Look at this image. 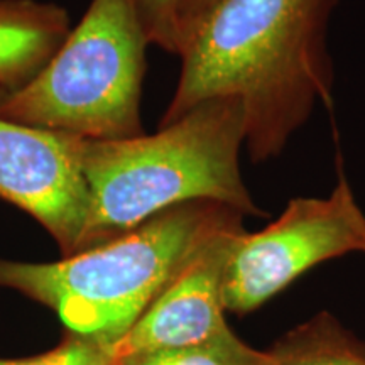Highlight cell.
I'll return each instance as SVG.
<instances>
[{"label": "cell", "mask_w": 365, "mask_h": 365, "mask_svg": "<svg viewBox=\"0 0 365 365\" xmlns=\"http://www.w3.org/2000/svg\"><path fill=\"white\" fill-rule=\"evenodd\" d=\"M271 354L272 365H365V341L323 312L282 336Z\"/></svg>", "instance_id": "9"}, {"label": "cell", "mask_w": 365, "mask_h": 365, "mask_svg": "<svg viewBox=\"0 0 365 365\" xmlns=\"http://www.w3.org/2000/svg\"><path fill=\"white\" fill-rule=\"evenodd\" d=\"M0 365H118L110 346L68 331V336L48 352L26 359H0Z\"/></svg>", "instance_id": "11"}, {"label": "cell", "mask_w": 365, "mask_h": 365, "mask_svg": "<svg viewBox=\"0 0 365 365\" xmlns=\"http://www.w3.org/2000/svg\"><path fill=\"white\" fill-rule=\"evenodd\" d=\"M244 232V222H239L205 242L135 325L110 346L113 357L202 344L228 330L223 282L228 259Z\"/></svg>", "instance_id": "7"}, {"label": "cell", "mask_w": 365, "mask_h": 365, "mask_svg": "<svg viewBox=\"0 0 365 365\" xmlns=\"http://www.w3.org/2000/svg\"><path fill=\"white\" fill-rule=\"evenodd\" d=\"M83 140L0 118V198L39 222L63 257L76 254L88 218Z\"/></svg>", "instance_id": "6"}, {"label": "cell", "mask_w": 365, "mask_h": 365, "mask_svg": "<svg viewBox=\"0 0 365 365\" xmlns=\"http://www.w3.org/2000/svg\"><path fill=\"white\" fill-rule=\"evenodd\" d=\"M215 4L217 0H180L178 2V41H180L178 56L185 53L196 29Z\"/></svg>", "instance_id": "13"}, {"label": "cell", "mask_w": 365, "mask_h": 365, "mask_svg": "<svg viewBox=\"0 0 365 365\" xmlns=\"http://www.w3.org/2000/svg\"><path fill=\"white\" fill-rule=\"evenodd\" d=\"M149 44L166 53L180 54L178 2L180 0H135Z\"/></svg>", "instance_id": "12"}, {"label": "cell", "mask_w": 365, "mask_h": 365, "mask_svg": "<svg viewBox=\"0 0 365 365\" xmlns=\"http://www.w3.org/2000/svg\"><path fill=\"white\" fill-rule=\"evenodd\" d=\"M118 365H272V354L247 345L228 328L202 344L130 355Z\"/></svg>", "instance_id": "10"}, {"label": "cell", "mask_w": 365, "mask_h": 365, "mask_svg": "<svg viewBox=\"0 0 365 365\" xmlns=\"http://www.w3.org/2000/svg\"><path fill=\"white\" fill-rule=\"evenodd\" d=\"M245 115L239 98L200 103L156 134L83 140L90 210L78 250L134 230L164 210L213 200L245 217H267L240 171Z\"/></svg>", "instance_id": "2"}, {"label": "cell", "mask_w": 365, "mask_h": 365, "mask_svg": "<svg viewBox=\"0 0 365 365\" xmlns=\"http://www.w3.org/2000/svg\"><path fill=\"white\" fill-rule=\"evenodd\" d=\"M244 218L237 208L213 200L186 202L59 261L0 257V287L53 309L70 333L112 346L205 242Z\"/></svg>", "instance_id": "3"}, {"label": "cell", "mask_w": 365, "mask_h": 365, "mask_svg": "<svg viewBox=\"0 0 365 365\" xmlns=\"http://www.w3.org/2000/svg\"><path fill=\"white\" fill-rule=\"evenodd\" d=\"M148 46L135 0H91L83 19L29 83L0 90V118L85 140L143 135Z\"/></svg>", "instance_id": "4"}, {"label": "cell", "mask_w": 365, "mask_h": 365, "mask_svg": "<svg viewBox=\"0 0 365 365\" xmlns=\"http://www.w3.org/2000/svg\"><path fill=\"white\" fill-rule=\"evenodd\" d=\"M350 252L365 254V215L340 166L325 198L289 200L266 228L239 235L223 282L225 309L254 312L301 274Z\"/></svg>", "instance_id": "5"}, {"label": "cell", "mask_w": 365, "mask_h": 365, "mask_svg": "<svg viewBox=\"0 0 365 365\" xmlns=\"http://www.w3.org/2000/svg\"><path fill=\"white\" fill-rule=\"evenodd\" d=\"M71 31L70 14L39 0H0V90H19L48 65Z\"/></svg>", "instance_id": "8"}, {"label": "cell", "mask_w": 365, "mask_h": 365, "mask_svg": "<svg viewBox=\"0 0 365 365\" xmlns=\"http://www.w3.org/2000/svg\"><path fill=\"white\" fill-rule=\"evenodd\" d=\"M339 0H217L181 54L159 127L200 103L239 98L252 163L276 159L317 105L333 107L328 26Z\"/></svg>", "instance_id": "1"}]
</instances>
